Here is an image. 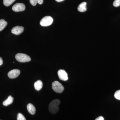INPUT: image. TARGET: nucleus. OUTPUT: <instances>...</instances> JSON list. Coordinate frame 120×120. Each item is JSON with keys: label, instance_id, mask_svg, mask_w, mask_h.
<instances>
[{"label": "nucleus", "instance_id": "nucleus-16", "mask_svg": "<svg viewBox=\"0 0 120 120\" xmlns=\"http://www.w3.org/2000/svg\"><path fill=\"white\" fill-rule=\"evenodd\" d=\"M114 96L116 99L120 100V90H118L116 91Z\"/></svg>", "mask_w": 120, "mask_h": 120}, {"label": "nucleus", "instance_id": "nucleus-18", "mask_svg": "<svg viewBox=\"0 0 120 120\" xmlns=\"http://www.w3.org/2000/svg\"><path fill=\"white\" fill-rule=\"evenodd\" d=\"M30 2L33 6H35L37 4V0H30Z\"/></svg>", "mask_w": 120, "mask_h": 120}, {"label": "nucleus", "instance_id": "nucleus-2", "mask_svg": "<svg viewBox=\"0 0 120 120\" xmlns=\"http://www.w3.org/2000/svg\"><path fill=\"white\" fill-rule=\"evenodd\" d=\"M15 58L17 61L20 62H26L30 61V57L26 54L18 53L16 55Z\"/></svg>", "mask_w": 120, "mask_h": 120}, {"label": "nucleus", "instance_id": "nucleus-6", "mask_svg": "<svg viewBox=\"0 0 120 120\" xmlns=\"http://www.w3.org/2000/svg\"><path fill=\"white\" fill-rule=\"evenodd\" d=\"M57 74L60 79L63 81H67L68 79V73L65 70L60 69L58 71Z\"/></svg>", "mask_w": 120, "mask_h": 120}, {"label": "nucleus", "instance_id": "nucleus-1", "mask_svg": "<svg viewBox=\"0 0 120 120\" xmlns=\"http://www.w3.org/2000/svg\"><path fill=\"white\" fill-rule=\"evenodd\" d=\"M60 103V101L58 99H54L49 103V109L51 113H56L59 111V105Z\"/></svg>", "mask_w": 120, "mask_h": 120}, {"label": "nucleus", "instance_id": "nucleus-17", "mask_svg": "<svg viewBox=\"0 0 120 120\" xmlns=\"http://www.w3.org/2000/svg\"><path fill=\"white\" fill-rule=\"evenodd\" d=\"M114 7H117L120 6V0H115L113 3Z\"/></svg>", "mask_w": 120, "mask_h": 120}, {"label": "nucleus", "instance_id": "nucleus-13", "mask_svg": "<svg viewBox=\"0 0 120 120\" xmlns=\"http://www.w3.org/2000/svg\"><path fill=\"white\" fill-rule=\"evenodd\" d=\"M8 24V23L4 19H0V31L4 29Z\"/></svg>", "mask_w": 120, "mask_h": 120}, {"label": "nucleus", "instance_id": "nucleus-8", "mask_svg": "<svg viewBox=\"0 0 120 120\" xmlns=\"http://www.w3.org/2000/svg\"><path fill=\"white\" fill-rule=\"evenodd\" d=\"M24 27L22 26H17L12 28L11 32L12 33L16 35L22 34L24 31Z\"/></svg>", "mask_w": 120, "mask_h": 120}, {"label": "nucleus", "instance_id": "nucleus-21", "mask_svg": "<svg viewBox=\"0 0 120 120\" xmlns=\"http://www.w3.org/2000/svg\"><path fill=\"white\" fill-rule=\"evenodd\" d=\"M3 64V60L2 58L0 57V65H1Z\"/></svg>", "mask_w": 120, "mask_h": 120}, {"label": "nucleus", "instance_id": "nucleus-11", "mask_svg": "<svg viewBox=\"0 0 120 120\" xmlns=\"http://www.w3.org/2000/svg\"><path fill=\"white\" fill-rule=\"evenodd\" d=\"M35 89L37 91H39L43 87V83L41 80H38L35 82L34 83Z\"/></svg>", "mask_w": 120, "mask_h": 120}, {"label": "nucleus", "instance_id": "nucleus-15", "mask_svg": "<svg viewBox=\"0 0 120 120\" xmlns=\"http://www.w3.org/2000/svg\"><path fill=\"white\" fill-rule=\"evenodd\" d=\"M17 120H26V118L22 113H19L18 114L17 117Z\"/></svg>", "mask_w": 120, "mask_h": 120}, {"label": "nucleus", "instance_id": "nucleus-9", "mask_svg": "<svg viewBox=\"0 0 120 120\" xmlns=\"http://www.w3.org/2000/svg\"><path fill=\"white\" fill-rule=\"evenodd\" d=\"M27 110L29 113L32 115H34L35 114L36 109L34 106L31 103H29L27 106Z\"/></svg>", "mask_w": 120, "mask_h": 120}, {"label": "nucleus", "instance_id": "nucleus-19", "mask_svg": "<svg viewBox=\"0 0 120 120\" xmlns=\"http://www.w3.org/2000/svg\"><path fill=\"white\" fill-rule=\"evenodd\" d=\"M95 120H104V118L103 117L100 116L96 118Z\"/></svg>", "mask_w": 120, "mask_h": 120}, {"label": "nucleus", "instance_id": "nucleus-12", "mask_svg": "<svg viewBox=\"0 0 120 120\" xmlns=\"http://www.w3.org/2000/svg\"><path fill=\"white\" fill-rule=\"evenodd\" d=\"M14 98L10 95L5 101H4L3 102V105L5 106H8L13 103Z\"/></svg>", "mask_w": 120, "mask_h": 120}, {"label": "nucleus", "instance_id": "nucleus-7", "mask_svg": "<svg viewBox=\"0 0 120 120\" xmlns=\"http://www.w3.org/2000/svg\"><path fill=\"white\" fill-rule=\"evenodd\" d=\"M20 73V71L19 69H13L9 72L8 76L10 79H15L18 77Z\"/></svg>", "mask_w": 120, "mask_h": 120}, {"label": "nucleus", "instance_id": "nucleus-20", "mask_svg": "<svg viewBox=\"0 0 120 120\" xmlns=\"http://www.w3.org/2000/svg\"><path fill=\"white\" fill-rule=\"evenodd\" d=\"M37 3H38L39 4H41L43 3V0H37Z\"/></svg>", "mask_w": 120, "mask_h": 120}, {"label": "nucleus", "instance_id": "nucleus-5", "mask_svg": "<svg viewBox=\"0 0 120 120\" xmlns=\"http://www.w3.org/2000/svg\"><path fill=\"white\" fill-rule=\"evenodd\" d=\"M26 8L25 5L22 3H17L13 5L12 9L14 11H24Z\"/></svg>", "mask_w": 120, "mask_h": 120}, {"label": "nucleus", "instance_id": "nucleus-4", "mask_svg": "<svg viewBox=\"0 0 120 120\" xmlns=\"http://www.w3.org/2000/svg\"><path fill=\"white\" fill-rule=\"evenodd\" d=\"M53 22V19L50 16H46L42 18L40 22L41 26H50Z\"/></svg>", "mask_w": 120, "mask_h": 120}, {"label": "nucleus", "instance_id": "nucleus-3", "mask_svg": "<svg viewBox=\"0 0 120 120\" xmlns=\"http://www.w3.org/2000/svg\"><path fill=\"white\" fill-rule=\"evenodd\" d=\"M52 88L55 92L57 93H61L64 90V86L60 83L57 81L53 82Z\"/></svg>", "mask_w": 120, "mask_h": 120}, {"label": "nucleus", "instance_id": "nucleus-22", "mask_svg": "<svg viewBox=\"0 0 120 120\" xmlns=\"http://www.w3.org/2000/svg\"><path fill=\"white\" fill-rule=\"evenodd\" d=\"M56 0V1L57 2H60L63 1L64 0Z\"/></svg>", "mask_w": 120, "mask_h": 120}, {"label": "nucleus", "instance_id": "nucleus-23", "mask_svg": "<svg viewBox=\"0 0 120 120\" xmlns=\"http://www.w3.org/2000/svg\"></svg>", "mask_w": 120, "mask_h": 120}, {"label": "nucleus", "instance_id": "nucleus-14", "mask_svg": "<svg viewBox=\"0 0 120 120\" xmlns=\"http://www.w3.org/2000/svg\"><path fill=\"white\" fill-rule=\"evenodd\" d=\"M16 0H4V4L6 7H8L15 2Z\"/></svg>", "mask_w": 120, "mask_h": 120}, {"label": "nucleus", "instance_id": "nucleus-10", "mask_svg": "<svg viewBox=\"0 0 120 120\" xmlns=\"http://www.w3.org/2000/svg\"><path fill=\"white\" fill-rule=\"evenodd\" d=\"M86 4V2H82L78 6L77 8L78 11L80 12L86 11L87 10Z\"/></svg>", "mask_w": 120, "mask_h": 120}]
</instances>
